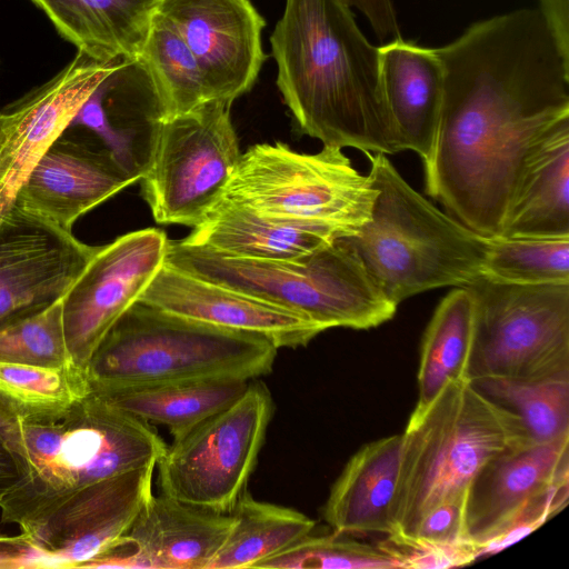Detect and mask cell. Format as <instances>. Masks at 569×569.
<instances>
[{
    "mask_svg": "<svg viewBox=\"0 0 569 569\" xmlns=\"http://www.w3.org/2000/svg\"><path fill=\"white\" fill-rule=\"evenodd\" d=\"M272 413L268 387L250 380L234 402L167 446L156 466L161 493L230 513L254 470Z\"/></svg>",
    "mask_w": 569,
    "mask_h": 569,
    "instance_id": "30bf717a",
    "label": "cell"
},
{
    "mask_svg": "<svg viewBox=\"0 0 569 569\" xmlns=\"http://www.w3.org/2000/svg\"><path fill=\"white\" fill-rule=\"evenodd\" d=\"M257 569H396L399 562L378 543L333 532L305 536L287 549L256 565Z\"/></svg>",
    "mask_w": 569,
    "mask_h": 569,
    "instance_id": "836d02e7",
    "label": "cell"
},
{
    "mask_svg": "<svg viewBox=\"0 0 569 569\" xmlns=\"http://www.w3.org/2000/svg\"><path fill=\"white\" fill-rule=\"evenodd\" d=\"M540 12L560 54L569 63V0H540Z\"/></svg>",
    "mask_w": 569,
    "mask_h": 569,
    "instance_id": "60d3db41",
    "label": "cell"
},
{
    "mask_svg": "<svg viewBox=\"0 0 569 569\" xmlns=\"http://www.w3.org/2000/svg\"><path fill=\"white\" fill-rule=\"evenodd\" d=\"M137 59L150 77L164 120L211 101L194 56L177 30L156 10Z\"/></svg>",
    "mask_w": 569,
    "mask_h": 569,
    "instance_id": "f546056e",
    "label": "cell"
},
{
    "mask_svg": "<svg viewBox=\"0 0 569 569\" xmlns=\"http://www.w3.org/2000/svg\"><path fill=\"white\" fill-rule=\"evenodd\" d=\"M467 501L468 492L431 508L419 519L409 537L440 545L471 542L467 527Z\"/></svg>",
    "mask_w": 569,
    "mask_h": 569,
    "instance_id": "8d00e7d4",
    "label": "cell"
},
{
    "mask_svg": "<svg viewBox=\"0 0 569 569\" xmlns=\"http://www.w3.org/2000/svg\"><path fill=\"white\" fill-rule=\"evenodd\" d=\"M402 569H441L461 567L477 560L472 541L440 545L417 537L388 535L378 542Z\"/></svg>",
    "mask_w": 569,
    "mask_h": 569,
    "instance_id": "d590c367",
    "label": "cell"
},
{
    "mask_svg": "<svg viewBox=\"0 0 569 569\" xmlns=\"http://www.w3.org/2000/svg\"><path fill=\"white\" fill-rule=\"evenodd\" d=\"M468 379H537L569 371V283L515 284L479 276Z\"/></svg>",
    "mask_w": 569,
    "mask_h": 569,
    "instance_id": "9c48e42d",
    "label": "cell"
},
{
    "mask_svg": "<svg viewBox=\"0 0 569 569\" xmlns=\"http://www.w3.org/2000/svg\"><path fill=\"white\" fill-rule=\"evenodd\" d=\"M154 10L194 56L211 101L231 104L251 90L266 60V21L250 0H157Z\"/></svg>",
    "mask_w": 569,
    "mask_h": 569,
    "instance_id": "9a60e30c",
    "label": "cell"
},
{
    "mask_svg": "<svg viewBox=\"0 0 569 569\" xmlns=\"http://www.w3.org/2000/svg\"><path fill=\"white\" fill-rule=\"evenodd\" d=\"M569 234V117L529 152L500 236Z\"/></svg>",
    "mask_w": 569,
    "mask_h": 569,
    "instance_id": "d4e9b609",
    "label": "cell"
},
{
    "mask_svg": "<svg viewBox=\"0 0 569 569\" xmlns=\"http://www.w3.org/2000/svg\"><path fill=\"white\" fill-rule=\"evenodd\" d=\"M167 244L162 230L148 228L96 246L62 298L66 341L74 366L86 371L103 337L163 266Z\"/></svg>",
    "mask_w": 569,
    "mask_h": 569,
    "instance_id": "7c38bea8",
    "label": "cell"
},
{
    "mask_svg": "<svg viewBox=\"0 0 569 569\" xmlns=\"http://www.w3.org/2000/svg\"><path fill=\"white\" fill-rule=\"evenodd\" d=\"M473 338L472 295L466 287H456L440 301L425 331L418 400L409 420L422 416L450 382L468 379Z\"/></svg>",
    "mask_w": 569,
    "mask_h": 569,
    "instance_id": "83f0119b",
    "label": "cell"
},
{
    "mask_svg": "<svg viewBox=\"0 0 569 569\" xmlns=\"http://www.w3.org/2000/svg\"><path fill=\"white\" fill-rule=\"evenodd\" d=\"M0 390L27 415L54 411L86 397L90 385L74 365L43 367L0 362Z\"/></svg>",
    "mask_w": 569,
    "mask_h": 569,
    "instance_id": "d6a6232c",
    "label": "cell"
},
{
    "mask_svg": "<svg viewBox=\"0 0 569 569\" xmlns=\"http://www.w3.org/2000/svg\"><path fill=\"white\" fill-rule=\"evenodd\" d=\"M230 513L232 528L207 569L254 568L311 533L316 525L298 510L256 500L246 490Z\"/></svg>",
    "mask_w": 569,
    "mask_h": 569,
    "instance_id": "f1b7e54d",
    "label": "cell"
},
{
    "mask_svg": "<svg viewBox=\"0 0 569 569\" xmlns=\"http://www.w3.org/2000/svg\"><path fill=\"white\" fill-rule=\"evenodd\" d=\"M377 196L371 177L357 171L340 148L293 151L283 142L241 153L223 199L259 213L309 222L340 234L357 232Z\"/></svg>",
    "mask_w": 569,
    "mask_h": 569,
    "instance_id": "ba28073f",
    "label": "cell"
},
{
    "mask_svg": "<svg viewBox=\"0 0 569 569\" xmlns=\"http://www.w3.org/2000/svg\"><path fill=\"white\" fill-rule=\"evenodd\" d=\"M28 472L0 503L2 522L26 532L83 487L157 466L167 445L149 422L90 392L54 410L27 415Z\"/></svg>",
    "mask_w": 569,
    "mask_h": 569,
    "instance_id": "3957f363",
    "label": "cell"
},
{
    "mask_svg": "<svg viewBox=\"0 0 569 569\" xmlns=\"http://www.w3.org/2000/svg\"><path fill=\"white\" fill-rule=\"evenodd\" d=\"M26 476L24 463L0 438V503Z\"/></svg>",
    "mask_w": 569,
    "mask_h": 569,
    "instance_id": "b9f144b4",
    "label": "cell"
},
{
    "mask_svg": "<svg viewBox=\"0 0 569 569\" xmlns=\"http://www.w3.org/2000/svg\"><path fill=\"white\" fill-rule=\"evenodd\" d=\"M267 338L211 326L136 301L91 356L90 389L170 381L252 380L272 370Z\"/></svg>",
    "mask_w": 569,
    "mask_h": 569,
    "instance_id": "52a82bcc",
    "label": "cell"
},
{
    "mask_svg": "<svg viewBox=\"0 0 569 569\" xmlns=\"http://www.w3.org/2000/svg\"><path fill=\"white\" fill-rule=\"evenodd\" d=\"M249 381L186 380L90 390L136 418L166 426L173 439H178L234 402Z\"/></svg>",
    "mask_w": 569,
    "mask_h": 569,
    "instance_id": "4316f807",
    "label": "cell"
},
{
    "mask_svg": "<svg viewBox=\"0 0 569 569\" xmlns=\"http://www.w3.org/2000/svg\"><path fill=\"white\" fill-rule=\"evenodd\" d=\"M230 103L163 120L141 193L156 222L197 227L223 199L241 152Z\"/></svg>",
    "mask_w": 569,
    "mask_h": 569,
    "instance_id": "8fae6325",
    "label": "cell"
},
{
    "mask_svg": "<svg viewBox=\"0 0 569 569\" xmlns=\"http://www.w3.org/2000/svg\"><path fill=\"white\" fill-rule=\"evenodd\" d=\"M53 568L51 559L26 532L18 536L0 533V569Z\"/></svg>",
    "mask_w": 569,
    "mask_h": 569,
    "instance_id": "74e56055",
    "label": "cell"
},
{
    "mask_svg": "<svg viewBox=\"0 0 569 569\" xmlns=\"http://www.w3.org/2000/svg\"><path fill=\"white\" fill-rule=\"evenodd\" d=\"M130 184L89 132L66 131L29 172L13 203L72 231L80 217Z\"/></svg>",
    "mask_w": 569,
    "mask_h": 569,
    "instance_id": "e0dca14e",
    "label": "cell"
},
{
    "mask_svg": "<svg viewBox=\"0 0 569 569\" xmlns=\"http://www.w3.org/2000/svg\"><path fill=\"white\" fill-rule=\"evenodd\" d=\"M385 99L402 151L412 150L429 161L437 136L443 71L435 49L401 38L379 47Z\"/></svg>",
    "mask_w": 569,
    "mask_h": 569,
    "instance_id": "7402d4cb",
    "label": "cell"
},
{
    "mask_svg": "<svg viewBox=\"0 0 569 569\" xmlns=\"http://www.w3.org/2000/svg\"><path fill=\"white\" fill-rule=\"evenodd\" d=\"M58 33L96 61L137 59L157 0H31Z\"/></svg>",
    "mask_w": 569,
    "mask_h": 569,
    "instance_id": "484cf974",
    "label": "cell"
},
{
    "mask_svg": "<svg viewBox=\"0 0 569 569\" xmlns=\"http://www.w3.org/2000/svg\"><path fill=\"white\" fill-rule=\"evenodd\" d=\"M156 466L81 488L26 531L53 568H82L127 533L152 493Z\"/></svg>",
    "mask_w": 569,
    "mask_h": 569,
    "instance_id": "2e32d148",
    "label": "cell"
},
{
    "mask_svg": "<svg viewBox=\"0 0 569 569\" xmlns=\"http://www.w3.org/2000/svg\"><path fill=\"white\" fill-rule=\"evenodd\" d=\"M470 382L516 413L535 443L569 437V371L537 379L482 377Z\"/></svg>",
    "mask_w": 569,
    "mask_h": 569,
    "instance_id": "4dcf8cb0",
    "label": "cell"
},
{
    "mask_svg": "<svg viewBox=\"0 0 569 569\" xmlns=\"http://www.w3.org/2000/svg\"><path fill=\"white\" fill-rule=\"evenodd\" d=\"M139 301L211 326L262 336L277 348L308 345L325 329L308 317L163 266Z\"/></svg>",
    "mask_w": 569,
    "mask_h": 569,
    "instance_id": "ac0fdd59",
    "label": "cell"
},
{
    "mask_svg": "<svg viewBox=\"0 0 569 569\" xmlns=\"http://www.w3.org/2000/svg\"><path fill=\"white\" fill-rule=\"evenodd\" d=\"M233 516L152 495L127 535L147 569H207L226 541Z\"/></svg>",
    "mask_w": 569,
    "mask_h": 569,
    "instance_id": "44dd1931",
    "label": "cell"
},
{
    "mask_svg": "<svg viewBox=\"0 0 569 569\" xmlns=\"http://www.w3.org/2000/svg\"><path fill=\"white\" fill-rule=\"evenodd\" d=\"M569 481V437L531 443L491 460L468 490L467 527L478 545L516 518L536 498Z\"/></svg>",
    "mask_w": 569,
    "mask_h": 569,
    "instance_id": "ffe728a7",
    "label": "cell"
},
{
    "mask_svg": "<svg viewBox=\"0 0 569 569\" xmlns=\"http://www.w3.org/2000/svg\"><path fill=\"white\" fill-rule=\"evenodd\" d=\"M163 112L138 59H123L83 103L70 128L89 132L133 183L148 171Z\"/></svg>",
    "mask_w": 569,
    "mask_h": 569,
    "instance_id": "d6986e66",
    "label": "cell"
},
{
    "mask_svg": "<svg viewBox=\"0 0 569 569\" xmlns=\"http://www.w3.org/2000/svg\"><path fill=\"white\" fill-rule=\"evenodd\" d=\"M270 43L278 89L301 133L365 153L402 151L379 48L342 0H286Z\"/></svg>",
    "mask_w": 569,
    "mask_h": 569,
    "instance_id": "7a4b0ae2",
    "label": "cell"
},
{
    "mask_svg": "<svg viewBox=\"0 0 569 569\" xmlns=\"http://www.w3.org/2000/svg\"><path fill=\"white\" fill-rule=\"evenodd\" d=\"M403 437L392 435L362 446L331 487L322 517L333 532L391 535Z\"/></svg>",
    "mask_w": 569,
    "mask_h": 569,
    "instance_id": "603a6c76",
    "label": "cell"
},
{
    "mask_svg": "<svg viewBox=\"0 0 569 569\" xmlns=\"http://www.w3.org/2000/svg\"><path fill=\"white\" fill-rule=\"evenodd\" d=\"M481 276L515 284L569 283V234L487 238Z\"/></svg>",
    "mask_w": 569,
    "mask_h": 569,
    "instance_id": "1f68e13d",
    "label": "cell"
},
{
    "mask_svg": "<svg viewBox=\"0 0 569 569\" xmlns=\"http://www.w3.org/2000/svg\"><path fill=\"white\" fill-rule=\"evenodd\" d=\"M435 52L443 92L426 192L477 234L500 236L529 152L569 117V63L538 9L476 22Z\"/></svg>",
    "mask_w": 569,
    "mask_h": 569,
    "instance_id": "6da1fadb",
    "label": "cell"
},
{
    "mask_svg": "<svg viewBox=\"0 0 569 569\" xmlns=\"http://www.w3.org/2000/svg\"><path fill=\"white\" fill-rule=\"evenodd\" d=\"M121 60L100 62L77 51L56 76L0 111V218L32 168Z\"/></svg>",
    "mask_w": 569,
    "mask_h": 569,
    "instance_id": "4fadbf2b",
    "label": "cell"
},
{
    "mask_svg": "<svg viewBox=\"0 0 569 569\" xmlns=\"http://www.w3.org/2000/svg\"><path fill=\"white\" fill-rule=\"evenodd\" d=\"M377 196L357 232L339 234L386 297L403 300L441 287H462L479 276L487 238L416 191L383 153H366Z\"/></svg>",
    "mask_w": 569,
    "mask_h": 569,
    "instance_id": "277c9868",
    "label": "cell"
},
{
    "mask_svg": "<svg viewBox=\"0 0 569 569\" xmlns=\"http://www.w3.org/2000/svg\"><path fill=\"white\" fill-rule=\"evenodd\" d=\"M402 437L392 503V533L402 536L431 508L467 493L491 460L535 443L516 413L469 379L450 382L422 416L408 420Z\"/></svg>",
    "mask_w": 569,
    "mask_h": 569,
    "instance_id": "5b68a950",
    "label": "cell"
},
{
    "mask_svg": "<svg viewBox=\"0 0 569 569\" xmlns=\"http://www.w3.org/2000/svg\"><path fill=\"white\" fill-rule=\"evenodd\" d=\"M24 417V410L0 390V438L24 463L28 472L22 428Z\"/></svg>",
    "mask_w": 569,
    "mask_h": 569,
    "instance_id": "f35d334b",
    "label": "cell"
},
{
    "mask_svg": "<svg viewBox=\"0 0 569 569\" xmlns=\"http://www.w3.org/2000/svg\"><path fill=\"white\" fill-rule=\"evenodd\" d=\"M348 7L360 10L369 20L379 39L400 38L391 0H342Z\"/></svg>",
    "mask_w": 569,
    "mask_h": 569,
    "instance_id": "ab89813d",
    "label": "cell"
},
{
    "mask_svg": "<svg viewBox=\"0 0 569 569\" xmlns=\"http://www.w3.org/2000/svg\"><path fill=\"white\" fill-rule=\"evenodd\" d=\"M164 264L299 312L325 330L375 328L392 319L398 307L339 234L290 260L231 257L183 239L168 240Z\"/></svg>",
    "mask_w": 569,
    "mask_h": 569,
    "instance_id": "8992f818",
    "label": "cell"
},
{
    "mask_svg": "<svg viewBox=\"0 0 569 569\" xmlns=\"http://www.w3.org/2000/svg\"><path fill=\"white\" fill-rule=\"evenodd\" d=\"M94 249L13 203L0 218V326L63 298Z\"/></svg>",
    "mask_w": 569,
    "mask_h": 569,
    "instance_id": "5bb4252c",
    "label": "cell"
},
{
    "mask_svg": "<svg viewBox=\"0 0 569 569\" xmlns=\"http://www.w3.org/2000/svg\"><path fill=\"white\" fill-rule=\"evenodd\" d=\"M331 228L259 213L222 199L183 240L222 254L258 260H290L330 243Z\"/></svg>",
    "mask_w": 569,
    "mask_h": 569,
    "instance_id": "cb8c5ba5",
    "label": "cell"
},
{
    "mask_svg": "<svg viewBox=\"0 0 569 569\" xmlns=\"http://www.w3.org/2000/svg\"><path fill=\"white\" fill-rule=\"evenodd\" d=\"M0 362L43 367L73 365L66 341L62 298L0 326Z\"/></svg>",
    "mask_w": 569,
    "mask_h": 569,
    "instance_id": "e575fe53",
    "label": "cell"
}]
</instances>
